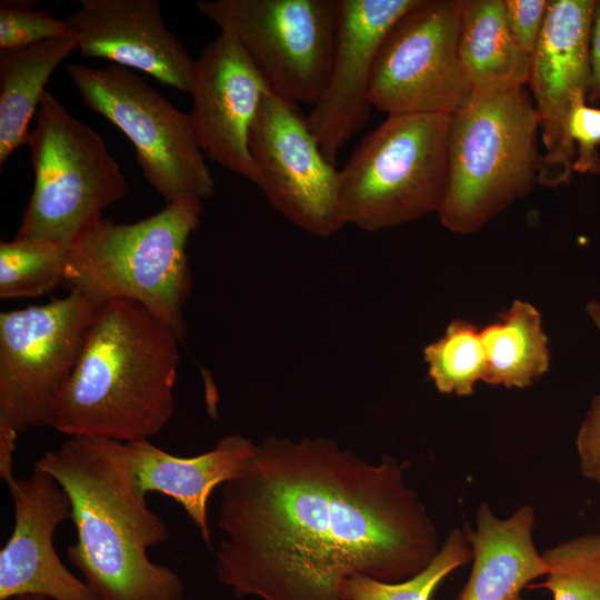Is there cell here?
Returning <instances> with one entry per match:
<instances>
[{"label":"cell","mask_w":600,"mask_h":600,"mask_svg":"<svg viewBox=\"0 0 600 600\" xmlns=\"http://www.w3.org/2000/svg\"><path fill=\"white\" fill-rule=\"evenodd\" d=\"M404 470L327 438H267L222 486L219 580L238 597L343 600L342 584L356 574L413 577L441 546Z\"/></svg>","instance_id":"1"},{"label":"cell","mask_w":600,"mask_h":600,"mask_svg":"<svg viewBox=\"0 0 600 600\" xmlns=\"http://www.w3.org/2000/svg\"><path fill=\"white\" fill-rule=\"evenodd\" d=\"M33 467L69 494L77 540L67 556L100 600L184 599L181 577L148 556L170 531L146 501L127 442L69 438Z\"/></svg>","instance_id":"2"},{"label":"cell","mask_w":600,"mask_h":600,"mask_svg":"<svg viewBox=\"0 0 600 600\" xmlns=\"http://www.w3.org/2000/svg\"><path fill=\"white\" fill-rule=\"evenodd\" d=\"M180 341L133 301L101 303L48 427L70 438L150 440L174 413Z\"/></svg>","instance_id":"3"},{"label":"cell","mask_w":600,"mask_h":600,"mask_svg":"<svg viewBox=\"0 0 600 600\" xmlns=\"http://www.w3.org/2000/svg\"><path fill=\"white\" fill-rule=\"evenodd\" d=\"M202 202L167 203L133 223L101 218L68 251L66 281L99 303L130 300L182 340L191 290L187 246Z\"/></svg>","instance_id":"4"},{"label":"cell","mask_w":600,"mask_h":600,"mask_svg":"<svg viewBox=\"0 0 600 600\" xmlns=\"http://www.w3.org/2000/svg\"><path fill=\"white\" fill-rule=\"evenodd\" d=\"M539 119L524 88L472 91L450 117L448 183L438 212L444 228L461 234L484 227L538 183Z\"/></svg>","instance_id":"5"},{"label":"cell","mask_w":600,"mask_h":600,"mask_svg":"<svg viewBox=\"0 0 600 600\" xmlns=\"http://www.w3.org/2000/svg\"><path fill=\"white\" fill-rule=\"evenodd\" d=\"M450 114H392L340 170L343 224L376 232L439 212L448 183Z\"/></svg>","instance_id":"6"},{"label":"cell","mask_w":600,"mask_h":600,"mask_svg":"<svg viewBox=\"0 0 600 600\" xmlns=\"http://www.w3.org/2000/svg\"><path fill=\"white\" fill-rule=\"evenodd\" d=\"M28 146L34 186L14 238L69 251L129 184L103 138L47 90Z\"/></svg>","instance_id":"7"},{"label":"cell","mask_w":600,"mask_h":600,"mask_svg":"<svg viewBox=\"0 0 600 600\" xmlns=\"http://www.w3.org/2000/svg\"><path fill=\"white\" fill-rule=\"evenodd\" d=\"M67 70L83 106L131 141L146 180L167 203L202 202L214 193V181L189 113L130 69L70 63Z\"/></svg>","instance_id":"8"},{"label":"cell","mask_w":600,"mask_h":600,"mask_svg":"<svg viewBox=\"0 0 600 600\" xmlns=\"http://www.w3.org/2000/svg\"><path fill=\"white\" fill-rule=\"evenodd\" d=\"M196 8L239 40L273 91L317 103L331 70L338 0H199Z\"/></svg>","instance_id":"9"},{"label":"cell","mask_w":600,"mask_h":600,"mask_svg":"<svg viewBox=\"0 0 600 600\" xmlns=\"http://www.w3.org/2000/svg\"><path fill=\"white\" fill-rule=\"evenodd\" d=\"M101 303L79 290L0 314V418L19 434L48 427Z\"/></svg>","instance_id":"10"},{"label":"cell","mask_w":600,"mask_h":600,"mask_svg":"<svg viewBox=\"0 0 600 600\" xmlns=\"http://www.w3.org/2000/svg\"><path fill=\"white\" fill-rule=\"evenodd\" d=\"M461 0H419L391 28L376 59L369 100L388 116L453 114L472 86L459 57Z\"/></svg>","instance_id":"11"},{"label":"cell","mask_w":600,"mask_h":600,"mask_svg":"<svg viewBox=\"0 0 600 600\" xmlns=\"http://www.w3.org/2000/svg\"><path fill=\"white\" fill-rule=\"evenodd\" d=\"M257 186L297 228L327 238L344 224L340 170L323 154L297 103L268 91L251 128Z\"/></svg>","instance_id":"12"},{"label":"cell","mask_w":600,"mask_h":600,"mask_svg":"<svg viewBox=\"0 0 600 600\" xmlns=\"http://www.w3.org/2000/svg\"><path fill=\"white\" fill-rule=\"evenodd\" d=\"M597 0H549L544 24L531 56L529 82L544 153L538 183L558 188L570 182L576 149L568 119L576 94L588 96L589 42Z\"/></svg>","instance_id":"13"},{"label":"cell","mask_w":600,"mask_h":600,"mask_svg":"<svg viewBox=\"0 0 600 600\" xmlns=\"http://www.w3.org/2000/svg\"><path fill=\"white\" fill-rule=\"evenodd\" d=\"M271 89L239 40L220 32L194 60L189 112L203 153L256 186L258 172L250 133L261 102Z\"/></svg>","instance_id":"14"},{"label":"cell","mask_w":600,"mask_h":600,"mask_svg":"<svg viewBox=\"0 0 600 600\" xmlns=\"http://www.w3.org/2000/svg\"><path fill=\"white\" fill-rule=\"evenodd\" d=\"M419 0H338V26L326 89L307 118L326 158L367 123L370 84L381 44L394 23Z\"/></svg>","instance_id":"15"},{"label":"cell","mask_w":600,"mask_h":600,"mask_svg":"<svg viewBox=\"0 0 600 600\" xmlns=\"http://www.w3.org/2000/svg\"><path fill=\"white\" fill-rule=\"evenodd\" d=\"M13 529L0 551V600L42 596L50 600H100L86 581L61 561L56 529L72 518V503L49 473L32 468L26 478L8 483Z\"/></svg>","instance_id":"16"},{"label":"cell","mask_w":600,"mask_h":600,"mask_svg":"<svg viewBox=\"0 0 600 600\" xmlns=\"http://www.w3.org/2000/svg\"><path fill=\"white\" fill-rule=\"evenodd\" d=\"M66 20L87 58L136 69L189 92L194 60L166 27L157 0H81Z\"/></svg>","instance_id":"17"},{"label":"cell","mask_w":600,"mask_h":600,"mask_svg":"<svg viewBox=\"0 0 600 600\" xmlns=\"http://www.w3.org/2000/svg\"><path fill=\"white\" fill-rule=\"evenodd\" d=\"M141 491L160 492L180 504L211 546L208 502L213 490L237 478L253 457L257 443L241 434L222 437L213 449L196 457H177L150 440L127 442Z\"/></svg>","instance_id":"18"},{"label":"cell","mask_w":600,"mask_h":600,"mask_svg":"<svg viewBox=\"0 0 600 600\" xmlns=\"http://www.w3.org/2000/svg\"><path fill=\"white\" fill-rule=\"evenodd\" d=\"M534 526L531 506H521L509 518L501 519L489 504H480L476 528L466 530L472 569L452 600H523L521 591L548 573L533 541Z\"/></svg>","instance_id":"19"},{"label":"cell","mask_w":600,"mask_h":600,"mask_svg":"<svg viewBox=\"0 0 600 600\" xmlns=\"http://www.w3.org/2000/svg\"><path fill=\"white\" fill-rule=\"evenodd\" d=\"M459 57L473 91L498 93L529 82L531 57L509 30L503 0H461Z\"/></svg>","instance_id":"20"},{"label":"cell","mask_w":600,"mask_h":600,"mask_svg":"<svg viewBox=\"0 0 600 600\" xmlns=\"http://www.w3.org/2000/svg\"><path fill=\"white\" fill-rule=\"evenodd\" d=\"M76 50L77 37L0 51V168L28 144L29 123L54 70Z\"/></svg>","instance_id":"21"},{"label":"cell","mask_w":600,"mask_h":600,"mask_svg":"<svg viewBox=\"0 0 600 600\" xmlns=\"http://www.w3.org/2000/svg\"><path fill=\"white\" fill-rule=\"evenodd\" d=\"M481 337L486 383L523 389L549 369L550 350L542 317L527 301H513L494 322L481 329Z\"/></svg>","instance_id":"22"},{"label":"cell","mask_w":600,"mask_h":600,"mask_svg":"<svg viewBox=\"0 0 600 600\" xmlns=\"http://www.w3.org/2000/svg\"><path fill=\"white\" fill-rule=\"evenodd\" d=\"M423 359L439 392L472 394L486 372L481 329L469 321L453 320L442 337L424 348Z\"/></svg>","instance_id":"23"},{"label":"cell","mask_w":600,"mask_h":600,"mask_svg":"<svg viewBox=\"0 0 600 600\" xmlns=\"http://www.w3.org/2000/svg\"><path fill=\"white\" fill-rule=\"evenodd\" d=\"M68 250L14 238L0 242V298H34L64 283Z\"/></svg>","instance_id":"24"},{"label":"cell","mask_w":600,"mask_h":600,"mask_svg":"<svg viewBox=\"0 0 600 600\" xmlns=\"http://www.w3.org/2000/svg\"><path fill=\"white\" fill-rule=\"evenodd\" d=\"M471 558L466 531L454 528L432 561L413 577L386 582L356 574L343 582L341 596L343 600H430L439 583Z\"/></svg>","instance_id":"25"},{"label":"cell","mask_w":600,"mask_h":600,"mask_svg":"<svg viewBox=\"0 0 600 600\" xmlns=\"http://www.w3.org/2000/svg\"><path fill=\"white\" fill-rule=\"evenodd\" d=\"M546 580L529 589L551 591L553 600H600V536L583 534L542 553Z\"/></svg>","instance_id":"26"},{"label":"cell","mask_w":600,"mask_h":600,"mask_svg":"<svg viewBox=\"0 0 600 600\" xmlns=\"http://www.w3.org/2000/svg\"><path fill=\"white\" fill-rule=\"evenodd\" d=\"M37 2H0V51L30 47L51 39L76 37L71 24L50 12L37 10Z\"/></svg>","instance_id":"27"},{"label":"cell","mask_w":600,"mask_h":600,"mask_svg":"<svg viewBox=\"0 0 600 600\" xmlns=\"http://www.w3.org/2000/svg\"><path fill=\"white\" fill-rule=\"evenodd\" d=\"M586 100L584 92L576 94L568 119V133L576 149L572 170L600 174V109L588 106Z\"/></svg>","instance_id":"28"},{"label":"cell","mask_w":600,"mask_h":600,"mask_svg":"<svg viewBox=\"0 0 600 600\" xmlns=\"http://www.w3.org/2000/svg\"><path fill=\"white\" fill-rule=\"evenodd\" d=\"M586 311L600 330V300L588 302ZM576 447L582 474L600 483V394L592 400L579 427Z\"/></svg>","instance_id":"29"},{"label":"cell","mask_w":600,"mask_h":600,"mask_svg":"<svg viewBox=\"0 0 600 600\" xmlns=\"http://www.w3.org/2000/svg\"><path fill=\"white\" fill-rule=\"evenodd\" d=\"M509 30L520 49L531 57L538 44L549 0H503Z\"/></svg>","instance_id":"30"},{"label":"cell","mask_w":600,"mask_h":600,"mask_svg":"<svg viewBox=\"0 0 600 600\" xmlns=\"http://www.w3.org/2000/svg\"><path fill=\"white\" fill-rule=\"evenodd\" d=\"M591 80L588 96L590 101L600 99V0L597 1L589 42Z\"/></svg>","instance_id":"31"},{"label":"cell","mask_w":600,"mask_h":600,"mask_svg":"<svg viewBox=\"0 0 600 600\" xmlns=\"http://www.w3.org/2000/svg\"><path fill=\"white\" fill-rule=\"evenodd\" d=\"M18 431L4 419L0 418V478L7 484L13 476V463Z\"/></svg>","instance_id":"32"},{"label":"cell","mask_w":600,"mask_h":600,"mask_svg":"<svg viewBox=\"0 0 600 600\" xmlns=\"http://www.w3.org/2000/svg\"><path fill=\"white\" fill-rule=\"evenodd\" d=\"M10 600H50L46 597H42V596H32V594H29V596H19V597H14Z\"/></svg>","instance_id":"33"}]
</instances>
